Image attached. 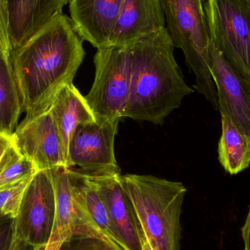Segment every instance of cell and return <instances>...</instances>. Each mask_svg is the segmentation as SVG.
<instances>
[{"label": "cell", "mask_w": 250, "mask_h": 250, "mask_svg": "<svg viewBox=\"0 0 250 250\" xmlns=\"http://www.w3.org/2000/svg\"><path fill=\"white\" fill-rule=\"evenodd\" d=\"M83 39L71 19L61 13L11 52L23 122L49 111L62 88L73 79L85 57Z\"/></svg>", "instance_id": "cell-1"}, {"label": "cell", "mask_w": 250, "mask_h": 250, "mask_svg": "<svg viewBox=\"0 0 250 250\" xmlns=\"http://www.w3.org/2000/svg\"><path fill=\"white\" fill-rule=\"evenodd\" d=\"M131 55V83L124 117L163 125L193 93L175 60L174 45L163 28L128 45Z\"/></svg>", "instance_id": "cell-2"}, {"label": "cell", "mask_w": 250, "mask_h": 250, "mask_svg": "<svg viewBox=\"0 0 250 250\" xmlns=\"http://www.w3.org/2000/svg\"><path fill=\"white\" fill-rule=\"evenodd\" d=\"M119 180L138 229L153 249L180 250L181 213L187 193L183 184L149 175H120Z\"/></svg>", "instance_id": "cell-3"}, {"label": "cell", "mask_w": 250, "mask_h": 250, "mask_svg": "<svg viewBox=\"0 0 250 250\" xmlns=\"http://www.w3.org/2000/svg\"><path fill=\"white\" fill-rule=\"evenodd\" d=\"M174 47L182 50L195 76L194 88L214 109L218 98L210 71V39L202 0H160Z\"/></svg>", "instance_id": "cell-4"}, {"label": "cell", "mask_w": 250, "mask_h": 250, "mask_svg": "<svg viewBox=\"0 0 250 250\" xmlns=\"http://www.w3.org/2000/svg\"><path fill=\"white\" fill-rule=\"evenodd\" d=\"M94 62L95 80L85 99L96 121L121 120L124 117L130 91L129 46L98 48Z\"/></svg>", "instance_id": "cell-5"}, {"label": "cell", "mask_w": 250, "mask_h": 250, "mask_svg": "<svg viewBox=\"0 0 250 250\" xmlns=\"http://www.w3.org/2000/svg\"><path fill=\"white\" fill-rule=\"evenodd\" d=\"M211 43L250 83V2L207 0L204 4Z\"/></svg>", "instance_id": "cell-6"}, {"label": "cell", "mask_w": 250, "mask_h": 250, "mask_svg": "<svg viewBox=\"0 0 250 250\" xmlns=\"http://www.w3.org/2000/svg\"><path fill=\"white\" fill-rule=\"evenodd\" d=\"M55 217V193L49 172H37L28 184L13 219V236L44 249L51 239Z\"/></svg>", "instance_id": "cell-7"}, {"label": "cell", "mask_w": 250, "mask_h": 250, "mask_svg": "<svg viewBox=\"0 0 250 250\" xmlns=\"http://www.w3.org/2000/svg\"><path fill=\"white\" fill-rule=\"evenodd\" d=\"M120 121H94L78 125L69 143L66 166H78L88 174H120L114 151Z\"/></svg>", "instance_id": "cell-8"}, {"label": "cell", "mask_w": 250, "mask_h": 250, "mask_svg": "<svg viewBox=\"0 0 250 250\" xmlns=\"http://www.w3.org/2000/svg\"><path fill=\"white\" fill-rule=\"evenodd\" d=\"M12 144L38 172L66 166L61 139L49 111L31 121L22 122L12 135Z\"/></svg>", "instance_id": "cell-9"}, {"label": "cell", "mask_w": 250, "mask_h": 250, "mask_svg": "<svg viewBox=\"0 0 250 250\" xmlns=\"http://www.w3.org/2000/svg\"><path fill=\"white\" fill-rule=\"evenodd\" d=\"M48 171L52 179L56 201L51 237L67 240L76 236H86L108 242L77 198L69 167L59 166Z\"/></svg>", "instance_id": "cell-10"}, {"label": "cell", "mask_w": 250, "mask_h": 250, "mask_svg": "<svg viewBox=\"0 0 250 250\" xmlns=\"http://www.w3.org/2000/svg\"><path fill=\"white\" fill-rule=\"evenodd\" d=\"M210 71L218 98V110L226 113L250 141V83L211 43Z\"/></svg>", "instance_id": "cell-11"}, {"label": "cell", "mask_w": 250, "mask_h": 250, "mask_svg": "<svg viewBox=\"0 0 250 250\" xmlns=\"http://www.w3.org/2000/svg\"><path fill=\"white\" fill-rule=\"evenodd\" d=\"M86 174L96 188L124 249L142 250L136 219L130 201L120 185V174Z\"/></svg>", "instance_id": "cell-12"}, {"label": "cell", "mask_w": 250, "mask_h": 250, "mask_svg": "<svg viewBox=\"0 0 250 250\" xmlns=\"http://www.w3.org/2000/svg\"><path fill=\"white\" fill-rule=\"evenodd\" d=\"M163 28L160 0H124L108 46H127Z\"/></svg>", "instance_id": "cell-13"}, {"label": "cell", "mask_w": 250, "mask_h": 250, "mask_svg": "<svg viewBox=\"0 0 250 250\" xmlns=\"http://www.w3.org/2000/svg\"><path fill=\"white\" fill-rule=\"evenodd\" d=\"M124 0H69L70 19L83 41L97 49L108 45Z\"/></svg>", "instance_id": "cell-14"}, {"label": "cell", "mask_w": 250, "mask_h": 250, "mask_svg": "<svg viewBox=\"0 0 250 250\" xmlns=\"http://www.w3.org/2000/svg\"><path fill=\"white\" fill-rule=\"evenodd\" d=\"M68 2L69 0H7L12 51L21 46L53 18L62 13Z\"/></svg>", "instance_id": "cell-15"}, {"label": "cell", "mask_w": 250, "mask_h": 250, "mask_svg": "<svg viewBox=\"0 0 250 250\" xmlns=\"http://www.w3.org/2000/svg\"><path fill=\"white\" fill-rule=\"evenodd\" d=\"M49 111L57 126L67 162L69 143L78 125L96 120L84 96L73 83L62 88L53 101Z\"/></svg>", "instance_id": "cell-16"}, {"label": "cell", "mask_w": 250, "mask_h": 250, "mask_svg": "<svg viewBox=\"0 0 250 250\" xmlns=\"http://www.w3.org/2000/svg\"><path fill=\"white\" fill-rule=\"evenodd\" d=\"M22 113L11 52L0 49V132L12 136Z\"/></svg>", "instance_id": "cell-17"}, {"label": "cell", "mask_w": 250, "mask_h": 250, "mask_svg": "<svg viewBox=\"0 0 250 250\" xmlns=\"http://www.w3.org/2000/svg\"><path fill=\"white\" fill-rule=\"evenodd\" d=\"M220 112L222 135L218 144V160L227 173L238 174L250 166V141L226 113Z\"/></svg>", "instance_id": "cell-18"}, {"label": "cell", "mask_w": 250, "mask_h": 250, "mask_svg": "<svg viewBox=\"0 0 250 250\" xmlns=\"http://www.w3.org/2000/svg\"><path fill=\"white\" fill-rule=\"evenodd\" d=\"M30 160L10 144L0 162V189L37 173Z\"/></svg>", "instance_id": "cell-19"}, {"label": "cell", "mask_w": 250, "mask_h": 250, "mask_svg": "<svg viewBox=\"0 0 250 250\" xmlns=\"http://www.w3.org/2000/svg\"><path fill=\"white\" fill-rule=\"evenodd\" d=\"M33 176L0 189V213L3 217L13 220L16 218L26 187Z\"/></svg>", "instance_id": "cell-20"}, {"label": "cell", "mask_w": 250, "mask_h": 250, "mask_svg": "<svg viewBox=\"0 0 250 250\" xmlns=\"http://www.w3.org/2000/svg\"><path fill=\"white\" fill-rule=\"evenodd\" d=\"M58 250H117L108 242L96 238L76 236L64 241Z\"/></svg>", "instance_id": "cell-21"}, {"label": "cell", "mask_w": 250, "mask_h": 250, "mask_svg": "<svg viewBox=\"0 0 250 250\" xmlns=\"http://www.w3.org/2000/svg\"><path fill=\"white\" fill-rule=\"evenodd\" d=\"M13 220L3 218L0 220V250H8L13 236Z\"/></svg>", "instance_id": "cell-22"}, {"label": "cell", "mask_w": 250, "mask_h": 250, "mask_svg": "<svg viewBox=\"0 0 250 250\" xmlns=\"http://www.w3.org/2000/svg\"><path fill=\"white\" fill-rule=\"evenodd\" d=\"M0 35L6 42L10 44L9 38V12L7 0H0Z\"/></svg>", "instance_id": "cell-23"}, {"label": "cell", "mask_w": 250, "mask_h": 250, "mask_svg": "<svg viewBox=\"0 0 250 250\" xmlns=\"http://www.w3.org/2000/svg\"><path fill=\"white\" fill-rule=\"evenodd\" d=\"M242 236L245 244V250H250V206L246 221L242 229Z\"/></svg>", "instance_id": "cell-24"}, {"label": "cell", "mask_w": 250, "mask_h": 250, "mask_svg": "<svg viewBox=\"0 0 250 250\" xmlns=\"http://www.w3.org/2000/svg\"><path fill=\"white\" fill-rule=\"evenodd\" d=\"M41 248H34L30 246L24 242H21L18 240L16 238L12 236L11 242H10V246H9L8 250H43Z\"/></svg>", "instance_id": "cell-25"}, {"label": "cell", "mask_w": 250, "mask_h": 250, "mask_svg": "<svg viewBox=\"0 0 250 250\" xmlns=\"http://www.w3.org/2000/svg\"><path fill=\"white\" fill-rule=\"evenodd\" d=\"M12 143V136L0 132V162Z\"/></svg>", "instance_id": "cell-26"}, {"label": "cell", "mask_w": 250, "mask_h": 250, "mask_svg": "<svg viewBox=\"0 0 250 250\" xmlns=\"http://www.w3.org/2000/svg\"><path fill=\"white\" fill-rule=\"evenodd\" d=\"M63 242L64 240L62 239L51 237L48 245L43 250H58Z\"/></svg>", "instance_id": "cell-27"}, {"label": "cell", "mask_w": 250, "mask_h": 250, "mask_svg": "<svg viewBox=\"0 0 250 250\" xmlns=\"http://www.w3.org/2000/svg\"><path fill=\"white\" fill-rule=\"evenodd\" d=\"M139 233L140 237H141V245H142V250H155L153 249L152 247L150 245L149 242L147 240L145 235L144 234V233L141 230H139Z\"/></svg>", "instance_id": "cell-28"}, {"label": "cell", "mask_w": 250, "mask_h": 250, "mask_svg": "<svg viewBox=\"0 0 250 250\" xmlns=\"http://www.w3.org/2000/svg\"><path fill=\"white\" fill-rule=\"evenodd\" d=\"M0 49L12 52L11 45H10V44L9 43V42H6V41L3 39L1 35H0Z\"/></svg>", "instance_id": "cell-29"}, {"label": "cell", "mask_w": 250, "mask_h": 250, "mask_svg": "<svg viewBox=\"0 0 250 250\" xmlns=\"http://www.w3.org/2000/svg\"><path fill=\"white\" fill-rule=\"evenodd\" d=\"M3 218H5V217H3V216L1 215V213H0V220H1V219H3Z\"/></svg>", "instance_id": "cell-30"}, {"label": "cell", "mask_w": 250, "mask_h": 250, "mask_svg": "<svg viewBox=\"0 0 250 250\" xmlns=\"http://www.w3.org/2000/svg\"><path fill=\"white\" fill-rule=\"evenodd\" d=\"M245 1H250V0H245Z\"/></svg>", "instance_id": "cell-31"}]
</instances>
